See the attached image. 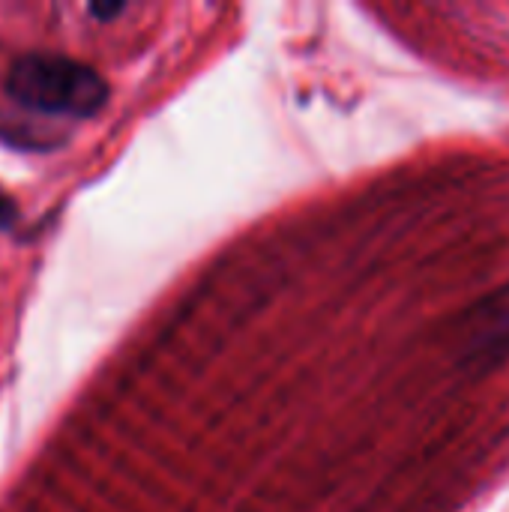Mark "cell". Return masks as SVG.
Wrapping results in <instances>:
<instances>
[{"mask_svg":"<svg viewBox=\"0 0 509 512\" xmlns=\"http://www.w3.org/2000/svg\"><path fill=\"white\" fill-rule=\"evenodd\" d=\"M6 96L27 111L48 117H93L105 99V78L63 54H21L6 75Z\"/></svg>","mask_w":509,"mask_h":512,"instance_id":"cell-1","label":"cell"},{"mask_svg":"<svg viewBox=\"0 0 509 512\" xmlns=\"http://www.w3.org/2000/svg\"><path fill=\"white\" fill-rule=\"evenodd\" d=\"M462 357L480 369L509 360V285L471 309L462 327Z\"/></svg>","mask_w":509,"mask_h":512,"instance_id":"cell-2","label":"cell"},{"mask_svg":"<svg viewBox=\"0 0 509 512\" xmlns=\"http://www.w3.org/2000/svg\"><path fill=\"white\" fill-rule=\"evenodd\" d=\"M117 12H123L120 3H90V15L96 18H114Z\"/></svg>","mask_w":509,"mask_h":512,"instance_id":"cell-3","label":"cell"},{"mask_svg":"<svg viewBox=\"0 0 509 512\" xmlns=\"http://www.w3.org/2000/svg\"><path fill=\"white\" fill-rule=\"evenodd\" d=\"M12 219H15V204L0 192V228L12 225Z\"/></svg>","mask_w":509,"mask_h":512,"instance_id":"cell-4","label":"cell"}]
</instances>
